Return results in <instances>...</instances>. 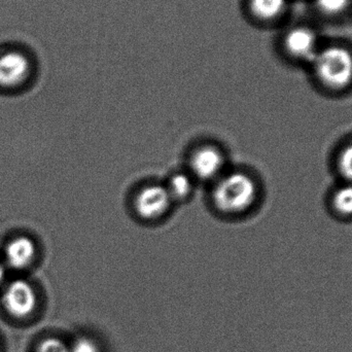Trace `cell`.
I'll use <instances>...</instances> for the list:
<instances>
[{"mask_svg": "<svg viewBox=\"0 0 352 352\" xmlns=\"http://www.w3.org/2000/svg\"><path fill=\"white\" fill-rule=\"evenodd\" d=\"M260 177L248 167L232 165L206 188L209 210L226 221H241L256 212L262 202Z\"/></svg>", "mask_w": 352, "mask_h": 352, "instance_id": "6da1fadb", "label": "cell"}, {"mask_svg": "<svg viewBox=\"0 0 352 352\" xmlns=\"http://www.w3.org/2000/svg\"><path fill=\"white\" fill-rule=\"evenodd\" d=\"M127 208L134 221L146 227L166 223L177 208L163 180L146 179L128 192Z\"/></svg>", "mask_w": 352, "mask_h": 352, "instance_id": "7a4b0ae2", "label": "cell"}, {"mask_svg": "<svg viewBox=\"0 0 352 352\" xmlns=\"http://www.w3.org/2000/svg\"><path fill=\"white\" fill-rule=\"evenodd\" d=\"M232 165L229 151L221 142L212 138H202L188 146L182 166L196 179L199 186L206 188Z\"/></svg>", "mask_w": 352, "mask_h": 352, "instance_id": "3957f363", "label": "cell"}, {"mask_svg": "<svg viewBox=\"0 0 352 352\" xmlns=\"http://www.w3.org/2000/svg\"><path fill=\"white\" fill-rule=\"evenodd\" d=\"M312 65L318 80L330 90H344L352 84V54L345 47L320 50Z\"/></svg>", "mask_w": 352, "mask_h": 352, "instance_id": "277c9868", "label": "cell"}, {"mask_svg": "<svg viewBox=\"0 0 352 352\" xmlns=\"http://www.w3.org/2000/svg\"><path fill=\"white\" fill-rule=\"evenodd\" d=\"M1 306L10 318L27 320L38 307V296L30 283L16 279L10 281L2 291Z\"/></svg>", "mask_w": 352, "mask_h": 352, "instance_id": "5b68a950", "label": "cell"}, {"mask_svg": "<svg viewBox=\"0 0 352 352\" xmlns=\"http://www.w3.org/2000/svg\"><path fill=\"white\" fill-rule=\"evenodd\" d=\"M31 72L28 56L16 50L0 53V88H18L26 82Z\"/></svg>", "mask_w": 352, "mask_h": 352, "instance_id": "8992f818", "label": "cell"}, {"mask_svg": "<svg viewBox=\"0 0 352 352\" xmlns=\"http://www.w3.org/2000/svg\"><path fill=\"white\" fill-rule=\"evenodd\" d=\"M316 33L309 27H294L283 38V47L291 57L299 61L312 63L318 51Z\"/></svg>", "mask_w": 352, "mask_h": 352, "instance_id": "52a82bcc", "label": "cell"}, {"mask_svg": "<svg viewBox=\"0 0 352 352\" xmlns=\"http://www.w3.org/2000/svg\"><path fill=\"white\" fill-rule=\"evenodd\" d=\"M163 182L176 207L190 202L200 188L196 179L184 166L171 171Z\"/></svg>", "mask_w": 352, "mask_h": 352, "instance_id": "ba28073f", "label": "cell"}, {"mask_svg": "<svg viewBox=\"0 0 352 352\" xmlns=\"http://www.w3.org/2000/svg\"><path fill=\"white\" fill-rule=\"evenodd\" d=\"M36 256V245L30 238L20 236L10 240L4 250L6 265L14 270L28 268Z\"/></svg>", "mask_w": 352, "mask_h": 352, "instance_id": "9c48e42d", "label": "cell"}, {"mask_svg": "<svg viewBox=\"0 0 352 352\" xmlns=\"http://www.w3.org/2000/svg\"><path fill=\"white\" fill-rule=\"evenodd\" d=\"M248 12L258 22H272L283 16L287 0H248Z\"/></svg>", "mask_w": 352, "mask_h": 352, "instance_id": "30bf717a", "label": "cell"}, {"mask_svg": "<svg viewBox=\"0 0 352 352\" xmlns=\"http://www.w3.org/2000/svg\"><path fill=\"white\" fill-rule=\"evenodd\" d=\"M333 210L342 217H352V184L345 182L332 195Z\"/></svg>", "mask_w": 352, "mask_h": 352, "instance_id": "8fae6325", "label": "cell"}, {"mask_svg": "<svg viewBox=\"0 0 352 352\" xmlns=\"http://www.w3.org/2000/svg\"><path fill=\"white\" fill-rule=\"evenodd\" d=\"M337 169L345 182L352 184V142L345 146L337 157Z\"/></svg>", "mask_w": 352, "mask_h": 352, "instance_id": "7c38bea8", "label": "cell"}, {"mask_svg": "<svg viewBox=\"0 0 352 352\" xmlns=\"http://www.w3.org/2000/svg\"><path fill=\"white\" fill-rule=\"evenodd\" d=\"M351 0H316V6L327 14H341L349 8Z\"/></svg>", "mask_w": 352, "mask_h": 352, "instance_id": "4fadbf2b", "label": "cell"}, {"mask_svg": "<svg viewBox=\"0 0 352 352\" xmlns=\"http://www.w3.org/2000/svg\"><path fill=\"white\" fill-rule=\"evenodd\" d=\"M35 352H70V346H68L61 339L47 337L39 341Z\"/></svg>", "mask_w": 352, "mask_h": 352, "instance_id": "5bb4252c", "label": "cell"}, {"mask_svg": "<svg viewBox=\"0 0 352 352\" xmlns=\"http://www.w3.org/2000/svg\"><path fill=\"white\" fill-rule=\"evenodd\" d=\"M70 352H99L98 346L88 338H80L70 346Z\"/></svg>", "mask_w": 352, "mask_h": 352, "instance_id": "9a60e30c", "label": "cell"}, {"mask_svg": "<svg viewBox=\"0 0 352 352\" xmlns=\"http://www.w3.org/2000/svg\"><path fill=\"white\" fill-rule=\"evenodd\" d=\"M4 278H6V267L3 263L0 262V285L3 283Z\"/></svg>", "mask_w": 352, "mask_h": 352, "instance_id": "2e32d148", "label": "cell"}]
</instances>
